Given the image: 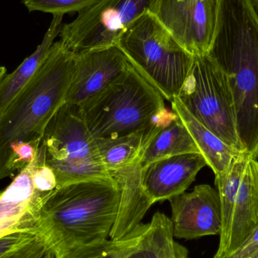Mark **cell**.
Masks as SVG:
<instances>
[{
	"label": "cell",
	"mask_w": 258,
	"mask_h": 258,
	"mask_svg": "<svg viewBox=\"0 0 258 258\" xmlns=\"http://www.w3.org/2000/svg\"><path fill=\"white\" fill-rule=\"evenodd\" d=\"M174 236L186 240L220 235L222 227L218 190L208 184L195 186L169 200Z\"/></svg>",
	"instance_id": "cell-11"
},
{
	"label": "cell",
	"mask_w": 258,
	"mask_h": 258,
	"mask_svg": "<svg viewBox=\"0 0 258 258\" xmlns=\"http://www.w3.org/2000/svg\"><path fill=\"white\" fill-rule=\"evenodd\" d=\"M46 247L45 240L37 234L0 258H33Z\"/></svg>",
	"instance_id": "cell-23"
},
{
	"label": "cell",
	"mask_w": 258,
	"mask_h": 258,
	"mask_svg": "<svg viewBox=\"0 0 258 258\" xmlns=\"http://www.w3.org/2000/svg\"><path fill=\"white\" fill-rule=\"evenodd\" d=\"M174 237L171 220L156 212L136 249L127 258H189L186 248L176 242Z\"/></svg>",
	"instance_id": "cell-20"
},
{
	"label": "cell",
	"mask_w": 258,
	"mask_h": 258,
	"mask_svg": "<svg viewBox=\"0 0 258 258\" xmlns=\"http://www.w3.org/2000/svg\"><path fill=\"white\" fill-rule=\"evenodd\" d=\"M257 251L258 227L234 254L227 258H253Z\"/></svg>",
	"instance_id": "cell-25"
},
{
	"label": "cell",
	"mask_w": 258,
	"mask_h": 258,
	"mask_svg": "<svg viewBox=\"0 0 258 258\" xmlns=\"http://www.w3.org/2000/svg\"><path fill=\"white\" fill-rule=\"evenodd\" d=\"M6 75V69L5 67H0V80Z\"/></svg>",
	"instance_id": "cell-28"
},
{
	"label": "cell",
	"mask_w": 258,
	"mask_h": 258,
	"mask_svg": "<svg viewBox=\"0 0 258 258\" xmlns=\"http://www.w3.org/2000/svg\"><path fill=\"white\" fill-rule=\"evenodd\" d=\"M222 227L213 258L234 254L258 227V160L240 151L225 171L215 175Z\"/></svg>",
	"instance_id": "cell-7"
},
{
	"label": "cell",
	"mask_w": 258,
	"mask_h": 258,
	"mask_svg": "<svg viewBox=\"0 0 258 258\" xmlns=\"http://www.w3.org/2000/svg\"><path fill=\"white\" fill-rule=\"evenodd\" d=\"M57 186L80 180L110 177L101 162L95 139L79 106L65 103L48 122L39 147Z\"/></svg>",
	"instance_id": "cell-6"
},
{
	"label": "cell",
	"mask_w": 258,
	"mask_h": 258,
	"mask_svg": "<svg viewBox=\"0 0 258 258\" xmlns=\"http://www.w3.org/2000/svg\"><path fill=\"white\" fill-rule=\"evenodd\" d=\"M164 113L143 130L113 138H95L101 162L109 173L140 160Z\"/></svg>",
	"instance_id": "cell-19"
},
{
	"label": "cell",
	"mask_w": 258,
	"mask_h": 258,
	"mask_svg": "<svg viewBox=\"0 0 258 258\" xmlns=\"http://www.w3.org/2000/svg\"><path fill=\"white\" fill-rule=\"evenodd\" d=\"M74 68V53L54 42L30 83L0 113V180L11 176L16 146L40 144L48 122L66 103Z\"/></svg>",
	"instance_id": "cell-3"
},
{
	"label": "cell",
	"mask_w": 258,
	"mask_h": 258,
	"mask_svg": "<svg viewBox=\"0 0 258 258\" xmlns=\"http://www.w3.org/2000/svg\"><path fill=\"white\" fill-rule=\"evenodd\" d=\"M152 0H97L63 24L59 37L65 48L82 51L115 46L119 35L144 11Z\"/></svg>",
	"instance_id": "cell-9"
},
{
	"label": "cell",
	"mask_w": 258,
	"mask_h": 258,
	"mask_svg": "<svg viewBox=\"0 0 258 258\" xmlns=\"http://www.w3.org/2000/svg\"><path fill=\"white\" fill-rule=\"evenodd\" d=\"M33 258H55V254L49 247H46L43 251Z\"/></svg>",
	"instance_id": "cell-26"
},
{
	"label": "cell",
	"mask_w": 258,
	"mask_h": 258,
	"mask_svg": "<svg viewBox=\"0 0 258 258\" xmlns=\"http://www.w3.org/2000/svg\"><path fill=\"white\" fill-rule=\"evenodd\" d=\"M38 153V152H37ZM37 154L20 171L13 181L0 195V236L20 230H35L42 206L35 195L33 173L37 165Z\"/></svg>",
	"instance_id": "cell-14"
},
{
	"label": "cell",
	"mask_w": 258,
	"mask_h": 258,
	"mask_svg": "<svg viewBox=\"0 0 258 258\" xmlns=\"http://www.w3.org/2000/svg\"><path fill=\"white\" fill-rule=\"evenodd\" d=\"M37 234L36 230H20L0 236V257Z\"/></svg>",
	"instance_id": "cell-24"
},
{
	"label": "cell",
	"mask_w": 258,
	"mask_h": 258,
	"mask_svg": "<svg viewBox=\"0 0 258 258\" xmlns=\"http://www.w3.org/2000/svg\"><path fill=\"white\" fill-rule=\"evenodd\" d=\"M121 189L113 177L57 186L45 200L35 230L56 256L110 237L119 212Z\"/></svg>",
	"instance_id": "cell-2"
},
{
	"label": "cell",
	"mask_w": 258,
	"mask_h": 258,
	"mask_svg": "<svg viewBox=\"0 0 258 258\" xmlns=\"http://www.w3.org/2000/svg\"><path fill=\"white\" fill-rule=\"evenodd\" d=\"M258 18V0H249Z\"/></svg>",
	"instance_id": "cell-27"
},
{
	"label": "cell",
	"mask_w": 258,
	"mask_h": 258,
	"mask_svg": "<svg viewBox=\"0 0 258 258\" xmlns=\"http://www.w3.org/2000/svg\"><path fill=\"white\" fill-rule=\"evenodd\" d=\"M171 103L173 112L181 119L189 131L208 166L212 168L215 175L225 171L233 157L240 151L224 142L196 119L178 98H174Z\"/></svg>",
	"instance_id": "cell-18"
},
{
	"label": "cell",
	"mask_w": 258,
	"mask_h": 258,
	"mask_svg": "<svg viewBox=\"0 0 258 258\" xmlns=\"http://www.w3.org/2000/svg\"><path fill=\"white\" fill-rule=\"evenodd\" d=\"M2 192H0V195H1Z\"/></svg>",
	"instance_id": "cell-29"
},
{
	"label": "cell",
	"mask_w": 258,
	"mask_h": 258,
	"mask_svg": "<svg viewBox=\"0 0 258 258\" xmlns=\"http://www.w3.org/2000/svg\"><path fill=\"white\" fill-rule=\"evenodd\" d=\"M210 56L225 73L242 151L258 158V18L249 0H219Z\"/></svg>",
	"instance_id": "cell-1"
},
{
	"label": "cell",
	"mask_w": 258,
	"mask_h": 258,
	"mask_svg": "<svg viewBox=\"0 0 258 258\" xmlns=\"http://www.w3.org/2000/svg\"><path fill=\"white\" fill-rule=\"evenodd\" d=\"M94 138H113L148 128L167 111L164 98L132 66L79 106Z\"/></svg>",
	"instance_id": "cell-4"
},
{
	"label": "cell",
	"mask_w": 258,
	"mask_h": 258,
	"mask_svg": "<svg viewBox=\"0 0 258 258\" xmlns=\"http://www.w3.org/2000/svg\"><path fill=\"white\" fill-rule=\"evenodd\" d=\"M97 0H21L30 12H42L52 15L80 12Z\"/></svg>",
	"instance_id": "cell-22"
},
{
	"label": "cell",
	"mask_w": 258,
	"mask_h": 258,
	"mask_svg": "<svg viewBox=\"0 0 258 258\" xmlns=\"http://www.w3.org/2000/svg\"><path fill=\"white\" fill-rule=\"evenodd\" d=\"M115 46L164 99L171 102L178 96L194 57L153 14L144 11L119 35Z\"/></svg>",
	"instance_id": "cell-5"
},
{
	"label": "cell",
	"mask_w": 258,
	"mask_h": 258,
	"mask_svg": "<svg viewBox=\"0 0 258 258\" xmlns=\"http://www.w3.org/2000/svg\"><path fill=\"white\" fill-rule=\"evenodd\" d=\"M177 98L199 122L224 142L242 151L228 79L210 56L194 57Z\"/></svg>",
	"instance_id": "cell-8"
},
{
	"label": "cell",
	"mask_w": 258,
	"mask_h": 258,
	"mask_svg": "<svg viewBox=\"0 0 258 258\" xmlns=\"http://www.w3.org/2000/svg\"><path fill=\"white\" fill-rule=\"evenodd\" d=\"M63 15H53L40 45L36 51L25 59L12 74L0 80V113L19 95L39 71L49 54L54 39L60 34L63 27Z\"/></svg>",
	"instance_id": "cell-17"
},
{
	"label": "cell",
	"mask_w": 258,
	"mask_h": 258,
	"mask_svg": "<svg viewBox=\"0 0 258 258\" xmlns=\"http://www.w3.org/2000/svg\"><path fill=\"white\" fill-rule=\"evenodd\" d=\"M142 168L139 161L110 171L121 189L119 212L110 233L112 240H122L135 233L153 203L142 185Z\"/></svg>",
	"instance_id": "cell-15"
},
{
	"label": "cell",
	"mask_w": 258,
	"mask_h": 258,
	"mask_svg": "<svg viewBox=\"0 0 258 258\" xmlns=\"http://www.w3.org/2000/svg\"><path fill=\"white\" fill-rule=\"evenodd\" d=\"M129 65L116 46L74 54V68L66 103L80 106L102 91Z\"/></svg>",
	"instance_id": "cell-12"
},
{
	"label": "cell",
	"mask_w": 258,
	"mask_h": 258,
	"mask_svg": "<svg viewBox=\"0 0 258 258\" xmlns=\"http://www.w3.org/2000/svg\"><path fill=\"white\" fill-rule=\"evenodd\" d=\"M147 10L189 54H209L216 33L219 0H152Z\"/></svg>",
	"instance_id": "cell-10"
},
{
	"label": "cell",
	"mask_w": 258,
	"mask_h": 258,
	"mask_svg": "<svg viewBox=\"0 0 258 258\" xmlns=\"http://www.w3.org/2000/svg\"><path fill=\"white\" fill-rule=\"evenodd\" d=\"M207 162L201 153L165 158L142 169V185L152 203L169 200L188 189Z\"/></svg>",
	"instance_id": "cell-13"
},
{
	"label": "cell",
	"mask_w": 258,
	"mask_h": 258,
	"mask_svg": "<svg viewBox=\"0 0 258 258\" xmlns=\"http://www.w3.org/2000/svg\"><path fill=\"white\" fill-rule=\"evenodd\" d=\"M191 153H200L195 141L181 119L167 110L143 150L140 165L144 169L156 161Z\"/></svg>",
	"instance_id": "cell-16"
},
{
	"label": "cell",
	"mask_w": 258,
	"mask_h": 258,
	"mask_svg": "<svg viewBox=\"0 0 258 258\" xmlns=\"http://www.w3.org/2000/svg\"><path fill=\"white\" fill-rule=\"evenodd\" d=\"M148 224H143L134 234L122 240H107L74 247L55 258H127L138 246Z\"/></svg>",
	"instance_id": "cell-21"
}]
</instances>
